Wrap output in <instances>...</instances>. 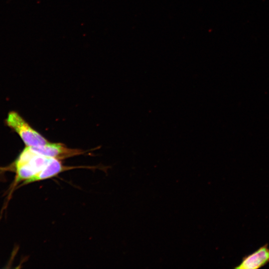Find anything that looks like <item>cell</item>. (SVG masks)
I'll list each match as a JSON object with an SVG mask.
<instances>
[{
	"label": "cell",
	"instance_id": "2",
	"mask_svg": "<svg viewBox=\"0 0 269 269\" xmlns=\"http://www.w3.org/2000/svg\"><path fill=\"white\" fill-rule=\"evenodd\" d=\"M6 124L19 135L26 146H38L49 142L15 111L8 113Z\"/></svg>",
	"mask_w": 269,
	"mask_h": 269
},
{
	"label": "cell",
	"instance_id": "5",
	"mask_svg": "<svg viewBox=\"0 0 269 269\" xmlns=\"http://www.w3.org/2000/svg\"><path fill=\"white\" fill-rule=\"evenodd\" d=\"M86 167L82 166H69L63 165L60 160L51 158L47 165L32 177L23 182L22 185L39 181L54 177L59 173L74 168Z\"/></svg>",
	"mask_w": 269,
	"mask_h": 269
},
{
	"label": "cell",
	"instance_id": "3",
	"mask_svg": "<svg viewBox=\"0 0 269 269\" xmlns=\"http://www.w3.org/2000/svg\"><path fill=\"white\" fill-rule=\"evenodd\" d=\"M30 147L39 154L60 160L81 155L85 152L81 149L68 148L61 143L50 142L43 145Z\"/></svg>",
	"mask_w": 269,
	"mask_h": 269
},
{
	"label": "cell",
	"instance_id": "1",
	"mask_svg": "<svg viewBox=\"0 0 269 269\" xmlns=\"http://www.w3.org/2000/svg\"><path fill=\"white\" fill-rule=\"evenodd\" d=\"M52 157H49L33 151L26 146L19 154L14 163L16 173L15 183L23 182L42 170Z\"/></svg>",
	"mask_w": 269,
	"mask_h": 269
},
{
	"label": "cell",
	"instance_id": "4",
	"mask_svg": "<svg viewBox=\"0 0 269 269\" xmlns=\"http://www.w3.org/2000/svg\"><path fill=\"white\" fill-rule=\"evenodd\" d=\"M269 263V248L267 244L260 247L253 253L245 256L235 268L257 269Z\"/></svg>",
	"mask_w": 269,
	"mask_h": 269
}]
</instances>
